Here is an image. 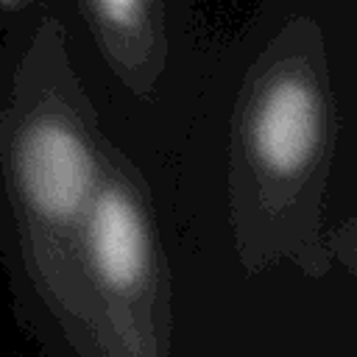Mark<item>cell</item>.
<instances>
[{
    "label": "cell",
    "instance_id": "6da1fadb",
    "mask_svg": "<svg viewBox=\"0 0 357 357\" xmlns=\"http://www.w3.org/2000/svg\"><path fill=\"white\" fill-rule=\"evenodd\" d=\"M109 137L61 17L36 6L0 39V265L17 324L47 357H86L75 237Z\"/></svg>",
    "mask_w": 357,
    "mask_h": 357
},
{
    "label": "cell",
    "instance_id": "7a4b0ae2",
    "mask_svg": "<svg viewBox=\"0 0 357 357\" xmlns=\"http://www.w3.org/2000/svg\"><path fill=\"white\" fill-rule=\"evenodd\" d=\"M335 142L324 33L307 17L284 20L251 56L229 120V229L251 273L282 262L307 276L332 268L324 220Z\"/></svg>",
    "mask_w": 357,
    "mask_h": 357
},
{
    "label": "cell",
    "instance_id": "3957f363",
    "mask_svg": "<svg viewBox=\"0 0 357 357\" xmlns=\"http://www.w3.org/2000/svg\"><path fill=\"white\" fill-rule=\"evenodd\" d=\"M75 298L86 357L173 351L170 268L151 187L114 142L75 237Z\"/></svg>",
    "mask_w": 357,
    "mask_h": 357
},
{
    "label": "cell",
    "instance_id": "277c9868",
    "mask_svg": "<svg viewBox=\"0 0 357 357\" xmlns=\"http://www.w3.org/2000/svg\"><path fill=\"white\" fill-rule=\"evenodd\" d=\"M109 78L156 103L192 50V0H67ZM47 6V3H45Z\"/></svg>",
    "mask_w": 357,
    "mask_h": 357
}]
</instances>
